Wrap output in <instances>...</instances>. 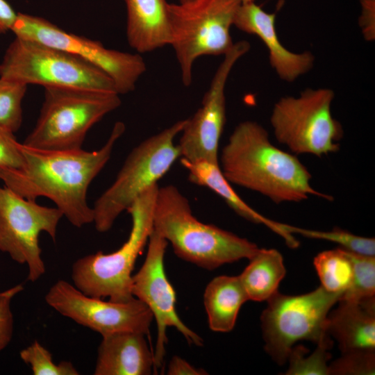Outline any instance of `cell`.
<instances>
[{
    "label": "cell",
    "mask_w": 375,
    "mask_h": 375,
    "mask_svg": "<svg viewBox=\"0 0 375 375\" xmlns=\"http://www.w3.org/2000/svg\"><path fill=\"white\" fill-rule=\"evenodd\" d=\"M125 129L122 122H117L106 143L92 151L44 150L21 143L23 165L0 169V181L24 198L50 199L76 228L93 223V208L87 198L89 186L109 161Z\"/></svg>",
    "instance_id": "6da1fadb"
},
{
    "label": "cell",
    "mask_w": 375,
    "mask_h": 375,
    "mask_svg": "<svg viewBox=\"0 0 375 375\" xmlns=\"http://www.w3.org/2000/svg\"><path fill=\"white\" fill-rule=\"evenodd\" d=\"M219 165L230 183L261 194L277 204L300 202L310 196L333 200L312 188L308 169L294 155L274 146L267 131L254 121L235 126L221 151Z\"/></svg>",
    "instance_id": "7a4b0ae2"
},
{
    "label": "cell",
    "mask_w": 375,
    "mask_h": 375,
    "mask_svg": "<svg viewBox=\"0 0 375 375\" xmlns=\"http://www.w3.org/2000/svg\"><path fill=\"white\" fill-rule=\"evenodd\" d=\"M153 226L172 244L178 258L208 270L249 259L260 249L246 238L200 222L188 198L173 185L158 188Z\"/></svg>",
    "instance_id": "3957f363"
},
{
    "label": "cell",
    "mask_w": 375,
    "mask_h": 375,
    "mask_svg": "<svg viewBox=\"0 0 375 375\" xmlns=\"http://www.w3.org/2000/svg\"><path fill=\"white\" fill-rule=\"evenodd\" d=\"M159 185L156 184L140 194L126 211L131 228L126 241L109 253L99 251L79 258L72 266V284L84 294L126 302L131 292L133 271L153 229V212Z\"/></svg>",
    "instance_id": "277c9868"
},
{
    "label": "cell",
    "mask_w": 375,
    "mask_h": 375,
    "mask_svg": "<svg viewBox=\"0 0 375 375\" xmlns=\"http://www.w3.org/2000/svg\"><path fill=\"white\" fill-rule=\"evenodd\" d=\"M121 103L116 92L44 88L39 116L22 143L44 150L83 149L90 129Z\"/></svg>",
    "instance_id": "5b68a950"
},
{
    "label": "cell",
    "mask_w": 375,
    "mask_h": 375,
    "mask_svg": "<svg viewBox=\"0 0 375 375\" xmlns=\"http://www.w3.org/2000/svg\"><path fill=\"white\" fill-rule=\"evenodd\" d=\"M179 120L147 138L127 156L112 183L97 199L93 208L95 228L109 231L117 218L144 192L158 184L181 158L174 143L185 125Z\"/></svg>",
    "instance_id": "8992f818"
},
{
    "label": "cell",
    "mask_w": 375,
    "mask_h": 375,
    "mask_svg": "<svg viewBox=\"0 0 375 375\" xmlns=\"http://www.w3.org/2000/svg\"><path fill=\"white\" fill-rule=\"evenodd\" d=\"M238 0H192L167 4L170 42L182 83L192 81L195 60L203 56L225 55L234 43L230 34Z\"/></svg>",
    "instance_id": "52a82bcc"
},
{
    "label": "cell",
    "mask_w": 375,
    "mask_h": 375,
    "mask_svg": "<svg viewBox=\"0 0 375 375\" xmlns=\"http://www.w3.org/2000/svg\"><path fill=\"white\" fill-rule=\"evenodd\" d=\"M0 77L27 85L117 93L112 81L87 61L60 49L16 37L0 62Z\"/></svg>",
    "instance_id": "ba28073f"
},
{
    "label": "cell",
    "mask_w": 375,
    "mask_h": 375,
    "mask_svg": "<svg viewBox=\"0 0 375 375\" xmlns=\"http://www.w3.org/2000/svg\"><path fill=\"white\" fill-rule=\"evenodd\" d=\"M342 294L319 286L301 295L278 291L272 295L260 316L265 350L272 360L280 365L285 364L298 341L317 344L331 338L326 331L327 316Z\"/></svg>",
    "instance_id": "9c48e42d"
},
{
    "label": "cell",
    "mask_w": 375,
    "mask_h": 375,
    "mask_svg": "<svg viewBox=\"0 0 375 375\" xmlns=\"http://www.w3.org/2000/svg\"><path fill=\"white\" fill-rule=\"evenodd\" d=\"M334 92L328 88L284 97L274 106L270 123L275 138L295 154L318 157L340 149L344 131L331 114Z\"/></svg>",
    "instance_id": "30bf717a"
},
{
    "label": "cell",
    "mask_w": 375,
    "mask_h": 375,
    "mask_svg": "<svg viewBox=\"0 0 375 375\" xmlns=\"http://www.w3.org/2000/svg\"><path fill=\"white\" fill-rule=\"evenodd\" d=\"M10 31L16 38L60 49L95 66L112 81L119 95L133 91L147 69L139 53L108 49L99 41L67 32L39 16L18 12Z\"/></svg>",
    "instance_id": "8fae6325"
},
{
    "label": "cell",
    "mask_w": 375,
    "mask_h": 375,
    "mask_svg": "<svg viewBox=\"0 0 375 375\" xmlns=\"http://www.w3.org/2000/svg\"><path fill=\"white\" fill-rule=\"evenodd\" d=\"M63 217L56 207L41 206L0 186V251L16 262L26 265L27 279L35 282L46 272L39 236L47 233L55 241Z\"/></svg>",
    "instance_id": "7c38bea8"
},
{
    "label": "cell",
    "mask_w": 375,
    "mask_h": 375,
    "mask_svg": "<svg viewBox=\"0 0 375 375\" xmlns=\"http://www.w3.org/2000/svg\"><path fill=\"white\" fill-rule=\"evenodd\" d=\"M57 312L102 337L121 332L149 334L153 319L149 308L135 297L126 302L87 295L72 283L58 280L44 297Z\"/></svg>",
    "instance_id": "4fadbf2b"
},
{
    "label": "cell",
    "mask_w": 375,
    "mask_h": 375,
    "mask_svg": "<svg viewBox=\"0 0 375 375\" xmlns=\"http://www.w3.org/2000/svg\"><path fill=\"white\" fill-rule=\"evenodd\" d=\"M167 241L153 229L148 240L144 261L133 274L131 292L151 310L157 325L153 354L154 369H162L167 344V329L174 327L189 344L202 346L201 337L188 327L176 310V292L169 281L164 267Z\"/></svg>",
    "instance_id": "5bb4252c"
},
{
    "label": "cell",
    "mask_w": 375,
    "mask_h": 375,
    "mask_svg": "<svg viewBox=\"0 0 375 375\" xmlns=\"http://www.w3.org/2000/svg\"><path fill=\"white\" fill-rule=\"evenodd\" d=\"M250 49L242 40L234 43L217 67L201 107L185 119L178 147L181 158L190 162L207 161L219 164V143L226 123L225 88L236 62Z\"/></svg>",
    "instance_id": "9a60e30c"
},
{
    "label": "cell",
    "mask_w": 375,
    "mask_h": 375,
    "mask_svg": "<svg viewBox=\"0 0 375 375\" xmlns=\"http://www.w3.org/2000/svg\"><path fill=\"white\" fill-rule=\"evenodd\" d=\"M274 13L265 11L254 1L239 6L233 25L240 31L258 36L269 51V62L278 76L292 82L311 69L315 58L308 51L294 53L280 42L275 28Z\"/></svg>",
    "instance_id": "2e32d148"
},
{
    "label": "cell",
    "mask_w": 375,
    "mask_h": 375,
    "mask_svg": "<svg viewBox=\"0 0 375 375\" xmlns=\"http://www.w3.org/2000/svg\"><path fill=\"white\" fill-rule=\"evenodd\" d=\"M146 335L121 332L102 337L94 375H149L154 367Z\"/></svg>",
    "instance_id": "e0dca14e"
},
{
    "label": "cell",
    "mask_w": 375,
    "mask_h": 375,
    "mask_svg": "<svg viewBox=\"0 0 375 375\" xmlns=\"http://www.w3.org/2000/svg\"><path fill=\"white\" fill-rule=\"evenodd\" d=\"M329 312L326 331L338 342L341 352L352 349H375V298L339 301Z\"/></svg>",
    "instance_id": "ac0fdd59"
},
{
    "label": "cell",
    "mask_w": 375,
    "mask_h": 375,
    "mask_svg": "<svg viewBox=\"0 0 375 375\" xmlns=\"http://www.w3.org/2000/svg\"><path fill=\"white\" fill-rule=\"evenodd\" d=\"M188 172V180L197 185L206 187L218 196L239 216L255 224H262L279 235L288 247L297 248L299 242L288 233L285 224L269 219L249 206L236 193L231 183L223 174L219 165L207 161L190 162L180 158Z\"/></svg>",
    "instance_id": "d6986e66"
},
{
    "label": "cell",
    "mask_w": 375,
    "mask_h": 375,
    "mask_svg": "<svg viewBox=\"0 0 375 375\" xmlns=\"http://www.w3.org/2000/svg\"><path fill=\"white\" fill-rule=\"evenodd\" d=\"M127 12L126 38L138 53L169 45L170 31L166 0H124Z\"/></svg>",
    "instance_id": "ffe728a7"
},
{
    "label": "cell",
    "mask_w": 375,
    "mask_h": 375,
    "mask_svg": "<svg viewBox=\"0 0 375 375\" xmlns=\"http://www.w3.org/2000/svg\"><path fill=\"white\" fill-rule=\"evenodd\" d=\"M248 300L239 276L215 277L203 293L209 328L215 332L232 331L242 306Z\"/></svg>",
    "instance_id": "44dd1931"
},
{
    "label": "cell",
    "mask_w": 375,
    "mask_h": 375,
    "mask_svg": "<svg viewBox=\"0 0 375 375\" xmlns=\"http://www.w3.org/2000/svg\"><path fill=\"white\" fill-rule=\"evenodd\" d=\"M239 275L249 300L267 301L278 290L286 270L281 253L274 249H259Z\"/></svg>",
    "instance_id": "7402d4cb"
},
{
    "label": "cell",
    "mask_w": 375,
    "mask_h": 375,
    "mask_svg": "<svg viewBox=\"0 0 375 375\" xmlns=\"http://www.w3.org/2000/svg\"><path fill=\"white\" fill-rule=\"evenodd\" d=\"M313 264L321 286L327 291L343 294L349 288L353 265L347 250L339 247L322 251L315 257Z\"/></svg>",
    "instance_id": "603a6c76"
},
{
    "label": "cell",
    "mask_w": 375,
    "mask_h": 375,
    "mask_svg": "<svg viewBox=\"0 0 375 375\" xmlns=\"http://www.w3.org/2000/svg\"><path fill=\"white\" fill-rule=\"evenodd\" d=\"M347 251L353 265V278L339 301H356L375 297V257Z\"/></svg>",
    "instance_id": "cb8c5ba5"
},
{
    "label": "cell",
    "mask_w": 375,
    "mask_h": 375,
    "mask_svg": "<svg viewBox=\"0 0 375 375\" xmlns=\"http://www.w3.org/2000/svg\"><path fill=\"white\" fill-rule=\"evenodd\" d=\"M332 345L331 338L326 339L317 344L315 351L306 358V353L309 351L308 349L302 345L293 347L288 358L290 367L285 374L328 375L327 362L331 358L328 350L332 347Z\"/></svg>",
    "instance_id": "d4e9b609"
},
{
    "label": "cell",
    "mask_w": 375,
    "mask_h": 375,
    "mask_svg": "<svg viewBox=\"0 0 375 375\" xmlns=\"http://www.w3.org/2000/svg\"><path fill=\"white\" fill-rule=\"evenodd\" d=\"M28 85L0 77V126L16 133L22 123V103Z\"/></svg>",
    "instance_id": "484cf974"
},
{
    "label": "cell",
    "mask_w": 375,
    "mask_h": 375,
    "mask_svg": "<svg viewBox=\"0 0 375 375\" xmlns=\"http://www.w3.org/2000/svg\"><path fill=\"white\" fill-rule=\"evenodd\" d=\"M285 229L291 234L297 233L309 238L337 243L341 248L354 253L372 256L375 255L374 238L356 235L339 228H334L329 231H320L285 224Z\"/></svg>",
    "instance_id": "4316f807"
},
{
    "label": "cell",
    "mask_w": 375,
    "mask_h": 375,
    "mask_svg": "<svg viewBox=\"0 0 375 375\" xmlns=\"http://www.w3.org/2000/svg\"><path fill=\"white\" fill-rule=\"evenodd\" d=\"M21 360L30 366L33 375H78L70 361L53 362L51 352L37 340L19 352Z\"/></svg>",
    "instance_id": "83f0119b"
},
{
    "label": "cell",
    "mask_w": 375,
    "mask_h": 375,
    "mask_svg": "<svg viewBox=\"0 0 375 375\" xmlns=\"http://www.w3.org/2000/svg\"><path fill=\"white\" fill-rule=\"evenodd\" d=\"M375 349H358L342 352L328 367V375L374 374Z\"/></svg>",
    "instance_id": "f1b7e54d"
},
{
    "label": "cell",
    "mask_w": 375,
    "mask_h": 375,
    "mask_svg": "<svg viewBox=\"0 0 375 375\" xmlns=\"http://www.w3.org/2000/svg\"><path fill=\"white\" fill-rule=\"evenodd\" d=\"M23 290L24 285L19 283L0 292V352L9 344L13 335L12 300Z\"/></svg>",
    "instance_id": "f546056e"
},
{
    "label": "cell",
    "mask_w": 375,
    "mask_h": 375,
    "mask_svg": "<svg viewBox=\"0 0 375 375\" xmlns=\"http://www.w3.org/2000/svg\"><path fill=\"white\" fill-rule=\"evenodd\" d=\"M15 133L0 126V169H18L24 158Z\"/></svg>",
    "instance_id": "4dcf8cb0"
},
{
    "label": "cell",
    "mask_w": 375,
    "mask_h": 375,
    "mask_svg": "<svg viewBox=\"0 0 375 375\" xmlns=\"http://www.w3.org/2000/svg\"><path fill=\"white\" fill-rule=\"evenodd\" d=\"M362 14L360 25L368 40L374 38V0H361Z\"/></svg>",
    "instance_id": "1f68e13d"
},
{
    "label": "cell",
    "mask_w": 375,
    "mask_h": 375,
    "mask_svg": "<svg viewBox=\"0 0 375 375\" xmlns=\"http://www.w3.org/2000/svg\"><path fill=\"white\" fill-rule=\"evenodd\" d=\"M167 374L169 375H205L208 374L202 368H197L183 358L174 356L170 360Z\"/></svg>",
    "instance_id": "d6a6232c"
},
{
    "label": "cell",
    "mask_w": 375,
    "mask_h": 375,
    "mask_svg": "<svg viewBox=\"0 0 375 375\" xmlns=\"http://www.w3.org/2000/svg\"><path fill=\"white\" fill-rule=\"evenodd\" d=\"M17 15L7 0H0V34L11 31Z\"/></svg>",
    "instance_id": "836d02e7"
},
{
    "label": "cell",
    "mask_w": 375,
    "mask_h": 375,
    "mask_svg": "<svg viewBox=\"0 0 375 375\" xmlns=\"http://www.w3.org/2000/svg\"><path fill=\"white\" fill-rule=\"evenodd\" d=\"M238 1L242 3L252 2V1H254L255 0H238Z\"/></svg>",
    "instance_id": "e575fe53"
},
{
    "label": "cell",
    "mask_w": 375,
    "mask_h": 375,
    "mask_svg": "<svg viewBox=\"0 0 375 375\" xmlns=\"http://www.w3.org/2000/svg\"><path fill=\"white\" fill-rule=\"evenodd\" d=\"M190 1H192V0H180V2L183 3V2Z\"/></svg>",
    "instance_id": "d590c367"
}]
</instances>
